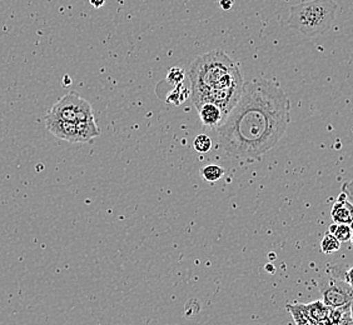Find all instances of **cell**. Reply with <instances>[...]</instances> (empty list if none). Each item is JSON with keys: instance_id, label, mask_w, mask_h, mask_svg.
I'll list each match as a JSON object with an SVG mask.
<instances>
[{"instance_id": "5", "label": "cell", "mask_w": 353, "mask_h": 325, "mask_svg": "<svg viewBox=\"0 0 353 325\" xmlns=\"http://www.w3.org/2000/svg\"><path fill=\"white\" fill-rule=\"evenodd\" d=\"M47 116L65 122L81 123L95 119L92 105L84 98L75 93H69L53 105Z\"/></svg>"}, {"instance_id": "10", "label": "cell", "mask_w": 353, "mask_h": 325, "mask_svg": "<svg viewBox=\"0 0 353 325\" xmlns=\"http://www.w3.org/2000/svg\"><path fill=\"white\" fill-rule=\"evenodd\" d=\"M340 240L334 237L333 234H331L330 231H327L326 234H325V237L322 239V242H321L322 253H325V254H332V253L340 251Z\"/></svg>"}, {"instance_id": "1", "label": "cell", "mask_w": 353, "mask_h": 325, "mask_svg": "<svg viewBox=\"0 0 353 325\" xmlns=\"http://www.w3.org/2000/svg\"><path fill=\"white\" fill-rule=\"evenodd\" d=\"M290 120L291 103L276 81H247L237 104L216 128L219 147L232 158L259 159L279 144Z\"/></svg>"}, {"instance_id": "8", "label": "cell", "mask_w": 353, "mask_h": 325, "mask_svg": "<svg viewBox=\"0 0 353 325\" xmlns=\"http://www.w3.org/2000/svg\"><path fill=\"white\" fill-rule=\"evenodd\" d=\"M303 306L306 309L307 314L310 315V318L313 319L316 323L331 318L332 308L325 304L323 300H317L311 304H303Z\"/></svg>"}, {"instance_id": "21", "label": "cell", "mask_w": 353, "mask_h": 325, "mask_svg": "<svg viewBox=\"0 0 353 325\" xmlns=\"http://www.w3.org/2000/svg\"><path fill=\"white\" fill-rule=\"evenodd\" d=\"M351 243H352V245H353V231H352V237H351Z\"/></svg>"}, {"instance_id": "7", "label": "cell", "mask_w": 353, "mask_h": 325, "mask_svg": "<svg viewBox=\"0 0 353 325\" xmlns=\"http://www.w3.org/2000/svg\"><path fill=\"white\" fill-rule=\"evenodd\" d=\"M197 110L203 125L208 128L216 129L223 120V112L216 104L205 103L203 105H201Z\"/></svg>"}, {"instance_id": "17", "label": "cell", "mask_w": 353, "mask_h": 325, "mask_svg": "<svg viewBox=\"0 0 353 325\" xmlns=\"http://www.w3.org/2000/svg\"><path fill=\"white\" fill-rule=\"evenodd\" d=\"M337 325H353V319L351 317V312L347 313L346 315L342 318L340 323Z\"/></svg>"}, {"instance_id": "2", "label": "cell", "mask_w": 353, "mask_h": 325, "mask_svg": "<svg viewBox=\"0 0 353 325\" xmlns=\"http://www.w3.org/2000/svg\"><path fill=\"white\" fill-rule=\"evenodd\" d=\"M188 76L190 95L196 108L205 103L216 104L225 116L243 92V75L237 63L222 49L212 50L192 61Z\"/></svg>"}, {"instance_id": "6", "label": "cell", "mask_w": 353, "mask_h": 325, "mask_svg": "<svg viewBox=\"0 0 353 325\" xmlns=\"http://www.w3.org/2000/svg\"><path fill=\"white\" fill-rule=\"evenodd\" d=\"M331 217L334 223L348 225L353 223V204L347 198L346 193L341 191L336 203L333 204Z\"/></svg>"}, {"instance_id": "18", "label": "cell", "mask_w": 353, "mask_h": 325, "mask_svg": "<svg viewBox=\"0 0 353 325\" xmlns=\"http://www.w3.org/2000/svg\"><path fill=\"white\" fill-rule=\"evenodd\" d=\"M346 279L347 282L351 284V286L353 288V266L351 268H348L346 271Z\"/></svg>"}, {"instance_id": "20", "label": "cell", "mask_w": 353, "mask_h": 325, "mask_svg": "<svg viewBox=\"0 0 353 325\" xmlns=\"http://www.w3.org/2000/svg\"><path fill=\"white\" fill-rule=\"evenodd\" d=\"M350 312H351V317L353 319V300L351 302V305H350Z\"/></svg>"}, {"instance_id": "16", "label": "cell", "mask_w": 353, "mask_h": 325, "mask_svg": "<svg viewBox=\"0 0 353 325\" xmlns=\"http://www.w3.org/2000/svg\"><path fill=\"white\" fill-rule=\"evenodd\" d=\"M234 4V0H219V6L223 10H231Z\"/></svg>"}, {"instance_id": "9", "label": "cell", "mask_w": 353, "mask_h": 325, "mask_svg": "<svg viewBox=\"0 0 353 325\" xmlns=\"http://www.w3.org/2000/svg\"><path fill=\"white\" fill-rule=\"evenodd\" d=\"M327 231H330L331 234L337 238L341 243L350 242L351 237H352V228L348 224H332V225H330Z\"/></svg>"}, {"instance_id": "19", "label": "cell", "mask_w": 353, "mask_h": 325, "mask_svg": "<svg viewBox=\"0 0 353 325\" xmlns=\"http://www.w3.org/2000/svg\"><path fill=\"white\" fill-rule=\"evenodd\" d=\"M90 4L94 8H102L105 4V0H90Z\"/></svg>"}, {"instance_id": "3", "label": "cell", "mask_w": 353, "mask_h": 325, "mask_svg": "<svg viewBox=\"0 0 353 325\" xmlns=\"http://www.w3.org/2000/svg\"><path fill=\"white\" fill-rule=\"evenodd\" d=\"M337 4L333 0H308L290 9L288 27L308 38L325 34L337 17Z\"/></svg>"}, {"instance_id": "11", "label": "cell", "mask_w": 353, "mask_h": 325, "mask_svg": "<svg viewBox=\"0 0 353 325\" xmlns=\"http://www.w3.org/2000/svg\"><path fill=\"white\" fill-rule=\"evenodd\" d=\"M188 96H190V92L185 89L183 83H181V84H176V89L168 95L167 103L173 104V105H181L182 103L187 101Z\"/></svg>"}, {"instance_id": "12", "label": "cell", "mask_w": 353, "mask_h": 325, "mask_svg": "<svg viewBox=\"0 0 353 325\" xmlns=\"http://www.w3.org/2000/svg\"><path fill=\"white\" fill-rule=\"evenodd\" d=\"M223 176L224 169L222 167H219V165L211 164V165L204 167L203 169H202V176H203V179L205 182L214 183V182L221 180V179L223 178Z\"/></svg>"}, {"instance_id": "13", "label": "cell", "mask_w": 353, "mask_h": 325, "mask_svg": "<svg viewBox=\"0 0 353 325\" xmlns=\"http://www.w3.org/2000/svg\"><path fill=\"white\" fill-rule=\"evenodd\" d=\"M193 147L197 150L198 153H208L212 149V139L205 134H199L194 138L193 140Z\"/></svg>"}, {"instance_id": "4", "label": "cell", "mask_w": 353, "mask_h": 325, "mask_svg": "<svg viewBox=\"0 0 353 325\" xmlns=\"http://www.w3.org/2000/svg\"><path fill=\"white\" fill-rule=\"evenodd\" d=\"M343 265H332L326 271L322 284V300L330 308H341L351 304L353 288L347 282Z\"/></svg>"}, {"instance_id": "14", "label": "cell", "mask_w": 353, "mask_h": 325, "mask_svg": "<svg viewBox=\"0 0 353 325\" xmlns=\"http://www.w3.org/2000/svg\"><path fill=\"white\" fill-rule=\"evenodd\" d=\"M184 76H185V73H184L183 69L172 68L167 76V81H170V84L176 85V84L183 83Z\"/></svg>"}, {"instance_id": "15", "label": "cell", "mask_w": 353, "mask_h": 325, "mask_svg": "<svg viewBox=\"0 0 353 325\" xmlns=\"http://www.w3.org/2000/svg\"><path fill=\"white\" fill-rule=\"evenodd\" d=\"M342 191L343 193H346L347 198L351 200V203L353 204V179L352 180H350V182H346V183L342 185Z\"/></svg>"}]
</instances>
